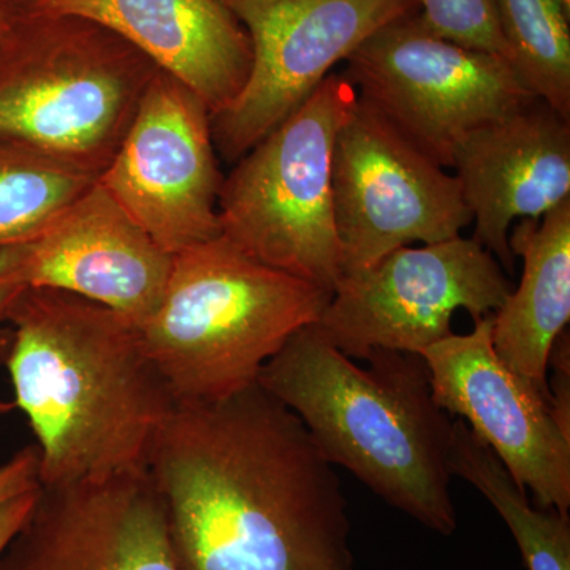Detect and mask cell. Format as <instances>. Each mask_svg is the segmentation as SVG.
<instances>
[{"label":"cell","mask_w":570,"mask_h":570,"mask_svg":"<svg viewBox=\"0 0 570 570\" xmlns=\"http://www.w3.org/2000/svg\"><path fill=\"white\" fill-rule=\"evenodd\" d=\"M253 48L238 96L212 115L214 148L235 164L317 91L337 62L419 0H223Z\"/></svg>","instance_id":"obj_9"},{"label":"cell","mask_w":570,"mask_h":570,"mask_svg":"<svg viewBox=\"0 0 570 570\" xmlns=\"http://www.w3.org/2000/svg\"><path fill=\"white\" fill-rule=\"evenodd\" d=\"M330 298L220 235L174 255L163 302L138 328L176 404L212 403L257 384Z\"/></svg>","instance_id":"obj_4"},{"label":"cell","mask_w":570,"mask_h":570,"mask_svg":"<svg viewBox=\"0 0 570 570\" xmlns=\"http://www.w3.org/2000/svg\"><path fill=\"white\" fill-rule=\"evenodd\" d=\"M449 468L478 489L508 524L528 570H570V520L560 510L532 508L527 490L493 450L460 419H453Z\"/></svg>","instance_id":"obj_18"},{"label":"cell","mask_w":570,"mask_h":570,"mask_svg":"<svg viewBox=\"0 0 570 570\" xmlns=\"http://www.w3.org/2000/svg\"><path fill=\"white\" fill-rule=\"evenodd\" d=\"M99 176L0 141V249L39 234Z\"/></svg>","instance_id":"obj_20"},{"label":"cell","mask_w":570,"mask_h":570,"mask_svg":"<svg viewBox=\"0 0 570 570\" xmlns=\"http://www.w3.org/2000/svg\"><path fill=\"white\" fill-rule=\"evenodd\" d=\"M422 356L439 407L463 420L521 489L534 493L539 508L569 515L570 433L554 419L550 397L499 358L493 314Z\"/></svg>","instance_id":"obj_12"},{"label":"cell","mask_w":570,"mask_h":570,"mask_svg":"<svg viewBox=\"0 0 570 570\" xmlns=\"http://www.w3.org/2000/svg\"><path fill=\"white\" fill-rule=\"evenodd\" d=\"M39 487V450L37 445L18 450L0 464V504Z\"/></svg>","instance_id":"obj_23"},{"label":"cell","mask_w":570,"mask_h":570,"mask_svg":"<svg viewBox=\"0 0 570 570\" xmlns=\"http://www.w3.org/2000/svg\"><path fill=\"white\" fill-rule=\"evenodd\" d=\"M346 63L358 99L444 168L472 130L535 99L504 59L434 36L419 11L379 29Z\"/></svg>","instance_id":"obj_7"},{"label":"cell","mask_w":570,"mask_h":570,"mask_svg":"<svg viewBox=\"0 0 570 570\" xmlns=\"http://www.w3.org/2000/svg\"><path fill=\"white\" fill-rule=\"evenodd\" d=\"M474 238L512 269L509 232L570 198V121L534 99L461 141L452 165Z\"/></svg>","instance_id":"obj_15"},{"label":"cell","mask_w":570,"mask_h":570,"mask_svg":"<svg viewBox=\"0 0 570 570\" xmlns=\"http://www.w3.org/2000/svg\"><path fill=\"white\" fill-rule=\"evenodd\" d=\"M509 246L523 258V275L493 314V347L550 397L551 347L570 321V198L540 219H521Z\"/></svg>","instance_id":"obj_17"},{"label":"cell","mask_w":570,"mask_h":570,"mask_svg":"<svg viewBox=\"0 0 570 570\" xmlns=\"http://www.w3.org/2000/svg\"><path fill=\"white\" fill-rule=\"evenodd\" d=\"M148 475L181 570H354L335 466L258 384L176 407Z\"/></svg>","instance_id":"obj_1"},{"label":"cell","mask_w":570,"mask_h":570,"mask_svg":"<svg viewBox=\"0 0 570 570\" xmlns=\"http://www.w3.org/2000/svg\"><path fill=\"white\" fill-rule=\"evenodd\" d=\"M13 10L14 6L10 0H0V33H2L6 26L9 24Z\"/></svg>","instance_id":"obj_26"},{"label":"cell","mask_w":570,"mask_h":570,"mask_svg":"<svg viewBox=\"0 0 570 570\" xmlns=\"http://www.w3.org/2000/svg\"><path fill=\"white\" fill-rule=\"evenodd\" d=\"M332 198L343 275L397 247L456 238L472 223L455 175L358 96L333 146Z\"/></svg>","instance_id":"obj_10"},{"label":"cell","mask_w":570,"mask_h":570,"mask_svg":"<svg viewBox=\"0 0 570 570\" xmlns=\"http://www.w3.org/2000/svg\"><path fill=\"white\" fill-rule=\"evenodd\" d=\"M159 70L99 22L14 7L0 33V141L100 176Z\"/></svg>","instance_id":"obj_5"},{"label":"cell","mask_w":570,"mask_h":570,"mask_svg":"<svg viewBox=\"0 0 570 570\" xmlns=\"http://www.w3.org/2000/svg\"><path fill=\"white\" fill-rule=\"evenodd\" d=\"M356 102L344 75L317 91L224 176L220 234L262 264L333 294L343 275L332 198L337 130Z\"/></svg>","instance_id":"obj_6"},{"label":"cell","mask_w":570,"mask_h":570,"mask_svg":"<svg viewBox=\"0 0 570 570\" xmlns=\"http://www.w3.org/2000/svg\"><path fill=\"white\" fill-rule=\"evenodd\" d=\"M171 265L99 179L39 234L0 249V279L82 296L137 326L163 302Z\"/></svg>","instance_id":"obj_13"},{"label":"cell","mask_w":570,"mask_h":570,"mask_svg":"<svg viewBox=\"0 0 570 570\" xmlns=\"http://www.w3.org/2000/svg\"><path fill=\"white\" fill-rule=\"evenodd\" d=\"M512 292L498 258L475 238L397 247L376 264L344 273L314 328L352 360L374 351L422 355L452 335L464 309L478 321Z\"/></svg>","instance_id":"obj_8"},{"label":"cell","mask_w":570,"mask_h":570,"mask_svg":"<svg viewBox=\"0 0 570 570\" xmlns=\"http://www.w3.org/2000/svg\"><path fill=\"white\" fill-rule=\"evenodd\" d=\"M419 17L434 36L508 62L494 0H419Z\"/></svg>","instance_id":"obj_21"},{"label":"cell","mask_w":570,"mask_h":570,"mask_svg":"<svg viewBox=\"0 0 570 570\" xmlns=\"http://www.w3.org/2000/svg\"><path fill=\"white\" fill-rule=\"evenodd\" d=\"M99 183L165 253L176 255L223 235L217 198L224 176L212 112L163 69Z\"/></svg>","instance_id":"obj_11"},{"label":"cell","mask_w":570,"mask_h":570,"mask_svg":"<svg viewBox=\"0 0 570 570\" xmlns=\"http://www.w3.org/2000/svg\"><path fill=\"white\" fill-rule=\"evenodd\" d=\"M494 7L510 69L570 121V14L560 0H494Z\"/></svg>","instance_id":"obj_19"},{"label":"cell","mask_w":570,"mask_h":570,"mask_svg":"<svg viewBox=\"0 0 570 570\" xmlns=\"http://www.w3.org/2000/svg\"><path fill=\"white\" fill-rule=\"evenodd\" d=\"M0 570H181L148 471L39 487Z\"/></svg>","instance_id":"obj_14"},{"label":"cell","mask_w":570,"mask_h":570,"mask_svg":"<svg viewBox=\"0 0 570 570\" xmlns=\"http://www.w3.org/2000/svg\"><path fill=\"white\" fill-rule=\"evenodd\" d=\"M6 362L39 450V485L148 471L178 407L129 318L82 296L22 287Z\"/></svg>","instance_id":"obj_2"},{"label":"cell","mask_w":570,"mask_h":570,"mask_svg":"<svg viewBox=\"0 0 570 570\" xmlns=\"http://www.w3.org/2000/svg\"><path fill=\"white\" fill-rule=\"evenodd\" d=\"M10 2L13 3L14 7H26L32 3L33 0H10Z\"/></svg>","instance_id":"obj_27"},{"label":"cell","mask_w":570,"mask_h":570,"mask_svg":"<svg viewBox=\"0 0 570 570\" xmlns=\"http://www.w3.org/2000/svg\"><path fill=\"white\" fill-rule=\"evenodd\" d=\"M20 9L99 22L223 110L249 77L253 48L223 0H33Z\"/></svg>","instance_id":"obj_16"},{"label":"cell","mask_w":570,"mask_h":570,"mask_svg":"<svg viewBox=\"0 0 570 570\" xmlns=\"http://www.w3.org/2000/svg\"><path fill=\"white\" fill-rule=\"evenodd\" d=\"M40 487V485H39ZM39 487L18 497L9 499V501L0 504V553L6 549L7 543L20 530L21 524L28 519L33 502H36L37 491Z\"/></svg>","instance_id":"obj_24"},{"label":"cell","mask_w":570,"mask_h":570,"mask_svg":"<svg viewBox=\"0 0 570 570\" xmlns=\"http://www.w3.org/2000/svg\"><path fill=\"white\" fill-rule=\"evenodd\" d=\"M547 382L550 390V406L562 430L570 433V343L569 332L564 333L551 347Z\"/></svg>","instance_id":"obj_22"},{"label":"cell","mask_w":570,"mask_h":570,"mask_svg":"<svg viewBox=\"0 0 570 570\" xmlns=\"http://www.w3.org/2000/svg\"><path fill=\"white\" fill-rule=\"evenodd\" d=\"M22 287L24 285L0 279V360L6 358L7 348L10 344V328L7 325V316H9L11 303L14 302Z\"/></svg>","instance_id":"obj_25"},{"label":"cell","mask_w":570,"mask_h":570,"mask_svg":"<svg viewBox=\"0 0 570 570\" xmlns=\"http://www.w3.org/2000/svg\"><path fill=\"white\" fill-rule=\"evenodd\" d=\"M356 365L318 335L296 332L257 384L302 420L332 466L428 530H456L449 468L453 419L439 407L419 354L374 351Z\"/></svg>","instance_id":"obj_3"},{"label":"cell","mask_w":570,"mask_h":570,"mask_svg":"<svg viewBox=\"0 0 570 570\" xmlns=\"http://www.w3.org/2000/svg\"><path fill=\"white\" fill-rule=\"evenodd\" d=\"M560 2L562 3V7H564V10L570 14V0H560Z\"/></svg>","instance_id":"obj_28"}]
</instances>
